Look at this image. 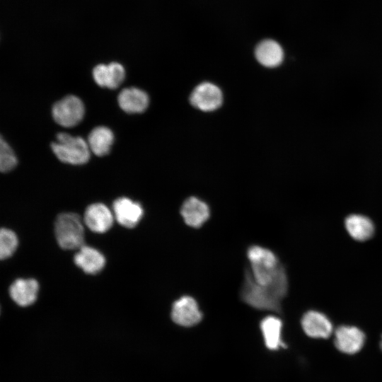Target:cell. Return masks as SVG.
<instances>
[{"mask_svg":"<svg viewBox=\"0 0 382 382\" xmlns=\"http://www.w3.org/2000/svg\"><path fill=\"white\" fill-rule=\"evenodd\" d=\"M247 255L251 267L250 272L257 284L265 286H288L286 271L272 251L253 245L248 248Z\"/></svg>","mask_w":382,"mask_h":382,"instance_id":"obj_1","label":"cell"},{"mask_svg":"<svg viewBox=\"0 0 382 382\" xmlns=\"http://www.w3.org/2000/svg\"><path fill=\"white\" fill-rule=\"evenodd\" d=\"M287 291L288 286H265L257 284L247 270L241 290V298L253 308L281 313V303Z\"/></svg>","mask_w":382,"mask_h":382,"instance_id":"obj_2","label":"cell"},{"mask_svg":"<svg viewBox=\"0 0 382 382\" xmlns=\"http://www.w3.org/2000/svg\"><path fill=\"white\" fill-rule=\"evenodd\" d=\"M59 245L64 250L79 249L84 245V228L79 216L66 212L59 214L54 223Z\"/></svg>","mask_w":382,"mask_h":382,"instance_id":"obj_3","label":"cell"},{"mask_svg":"<svg viewBox=\"0 0 382 382\" xmlns=\"http://www.w3.org/2000/svg\"><path fill=\"white\" fill-rule=\"evenodd\" d=\"M57 158L66 163L82 165L90 158V149L82 137H74L65 132L57 135V141L51 144Z\"/></svg>","mask_w":382,"mask_h":382,"instance_id":"obj_4","label":"cell"},{"mask_svg":"<svg viewBox=\"0 0 382 382\" xmlns=\"http://www.w3.org/2000/svg\"><path fill=\"white\" fill-rule=\"evenodd\" d=\"M52 113L58 125L64 127H73L82 120L85 108L79 98L69 95L54 104Z\"/></svg>","mask_w":382,"mask_h":382,"instance_id":"obj_5","label":"cell"},{"mask_svg":"<svg viewBox=\"0 0 382 382\" xmlns=\"http://www.w3.org/2000/svg\"><path fill=\"white\" fill-rule=\"evenodd\" d=\"M190 100L192 105L196 108L209 112L221 105L223 96L218 86L209 82H203L193 90Z\"/></svg>","mask_w":382,"mask_h":382,"instance_id":"obj_6","label":"cell"},{"mask_svg":"<svg viewBox=\"0 0 382 382\" xmlns=\"http://www.w3.org/2000/svg\"><path fill=\"white\" fill-rule=\"evenodd\" d=\"M365 338L364 332L357 327L340 325L335 330L334 345L340 352L354 354L362 349Z\"/></svg>","mask_w":382,"mask_h":382,"instance_id":"obj_7","label":"cell"},{"mask_svg":"<svg viewBox=\"0 0 382 382\" xmlns=\"http://www.w3.org/2000/svg\"><path fill=\"white\" fill-rule=\"evenodd\" d=\"M202 314L196 301L191 296H184L175 301L172 306L171 318L181 326L191 327L202 320Z\"/></svg>","mask_w":382,"mask_h":382,"instance_id":"obj_8","label":"cell"},{"mask_svg":"<svg viewBox=\"0 0 382 382\" xmlns=\"http://www.w3.org/2000/svg\"><path fill=\"white\" fill-rule=\"evenodd\" d=\"M303 332L310 337L327 339L333 331L330 320L324 313L314 310L307 311L301 318Z\"/></svg>","mask_w":382,"mask_h":382,"instance_id":"obj_9","label":"cell"},{"mask_svg":"<svg viewBox=\"0 0 382 382\" xmlns=\"http://www.w3.org/2000/svg\"><path fill=\"white\" fill-rule=\"evenodd\" d=\"M114 216L124 227L134 228L140 221L144 211L141 204L127 197H120L113 203Z\"/></svg>","mask_w":382,"mask_h":382,"instance_id":"obj_10","label":"cell"},{"mask_svg":"<svg viewBox=\"0 0 382 382\" xmlns=\"http://www.w3.org/2000/svg\"><path fill=\"white\" fill-rule=\"evenodd\" d=\"M114 216L111 211L102 203L89 205L84 213V223L95 233H103L112 226Z\"/></svg>","mask_w":382,"mask_h":382,"instance_id":"obj_11","label":"cell"},{"mask_svg":"<svg viewBox=\"0 0 382 382\" xmlns=\"http://www.w3.org/2000/svg\"><path fill=\"white\" fill-rule=\"evenodd\" d=\"M125 71L122 64L111 62L109 64H98L93 69V77L100 87L117 88L124 81Z\"/></svg>","mask_w":382,"mask_h":382,"instance_id":"obj_12","label":"cell"},{"mask_svg":"<svg viewBox=\"0 0 382 382\" xmlns=\"http://www.w3.org/2000/svg\"><path fill=\"white\" fill-rule=\"evenodd\" d=\"M120 108L127 113H141L146 110L149 105V96L146 92L138 88H126L122 89L117 97Z\"/></svg>","mask_w":382,"mask_h":382,"instance_id":"obj_13","label":"cell"},{"mask_svg":"<svg viewBox=\"0 0 382 382\" xmlns=\"http://www.w3.org/2000/svg\"><path fill=\"white\" fill-rule=\"evenodd\" d=\"M180 214L186 224L198 228L209 219V209L204 202L190 197L183 202Z\"/></svg>","mask_w":382,"mask_h":382,"instance_id":"obj_14","label":"cell"},{"mask_svg":"<svg viewBox=\"0 0 382 382\" xmlns=\"http://www.w3.org/2000/svg\"><path fill=\"white\" fill-rule=\"evenodd\" d=\"M39 284L34 279H18L9 288L13 301L21 306L33 304L37 296Z\"/></svg>","mask_w":382,"mask_h":382,"instance_id":"obj_15","label":"cell"},{"mask_svg":"<svg viewBox=\"0 0 382 382\" xmlns=\"http://www.w3.org/2000/svg\"><path fill=\"white\" fill-rule=\"evenodd\" d=\"M74 260L79 267L90 274L99 272L105 264V257L101 253L86 245L79 249Z\"/></svg>","mask_w":382,"mask_h":382,"instance_id":"obj_16","label":"cell"},{"mask_svg":"<svg viewBox=\"0 0 382 382\" xmlns=\"http://www.w3.org/2000/svg\"><path fill=\"white\" fill-rule=\"evenodd\" d=\"M345 226L349 235L358 241L370 239L375 231L373 221L367 216L361 214H350L346 217Z\"/></svg>","mask_w":382,"mask_h":382,"instance_id":"obj_17","label":"cell"},{"mask_svg":"<svg viewBox=\"0 0 382 382\" xmlns=\"http://www.w3.org/2000/svg\"><path fill=\"white\" fill-rule=\"evenodd\" d=\"M257 60L263 66L274 68L280 65L284 59V52L281 45L273 40H265L255 48Z\"/></svg>","mask_w":382,"mask_h":382,"instance_id":"obj_18","label":"cell"},{"mask_svg":"<svg viewBox=\"0 0 382 382\" xmlns=\"http://www.w3.org/2000/svg\"><path fill=\"white\" fill-rule=\"evenodd\" d=\"M260 329L265 346L270 350H277L279 347H286L282 340V321L274 316L263 318L260 323Z\"/></svg>","mask_w":382,"mask_h":382,"instance_id":"obj_19","label":"cell"},{"mask_svg":"<svg viewBox=\"0 0 382 382\" xmlns=\"http://www.w3.org/2000/svg\"><path fill=\"white\" fill-rule=\"evenodd\" d=\"M114 141V134L110 129L104 126L96 127L91 130L87 143L91 151L98 156L107 155Z\"/></svg>","mask_w":382,"mask_h":382,"instance_id":"obj_20","label":"cell"},{"mask_svg":"<svg viewBox=\"0 0 382 382\" xmlns=\"http://www.w3.org/2000/svg\"><path fill=\"white\" fill-rule=\"evenodd\" d=\"M18 238L16 233L8 228L0 231V257L5 260L11 257L18 247Z\"/></svg>","mask_w":382,"mask_h":382,"instance_id":"obj_21","label":"cell"},{"mask_svg":"<svg viewBox=\"0 0 382 382\" xmlns=\"http://www.w3.org/2000/svg\"><path fill=\"white\" fill-rule=\"evenodd\" d=\"M17 158L8 144V143L1 137L0 141V170L2 173H7L13 169L17 165Z\"/></svg>","mask_w":382,"mask_h":382,"instance_id":"obj_22","label":"cell"},{"mask_svg":"<svg viewBox=\"0 0 382 382\" xmlns=\"http://www.w3.org/2000/svg\"><path fill=\"white\" fill-rule=\"evenodd\" d=\"M380 347H381V349L382 350V335L380 340Z\"/></svg>","mask_w":382,"mask_h":382,"instance_id":"obj_23","label":"cell"}]
</instances>
